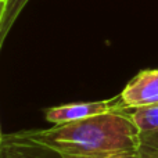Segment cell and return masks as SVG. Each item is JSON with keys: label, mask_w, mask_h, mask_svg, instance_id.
<instances>
[{"label": "cell", "mask_w": 158, "mask_h": 158, "mask_svg": "<svg viewBox=\"0 0 158 158\" xmlns=\"http://www.w3.org/2000/svg\"><path fill=\"white\" fill-rule=\"evenodd\" d=\"M4 7H6V0H0V25H2L3 14H4Z\"/></svg>", "instance_id": "9c48e42d"}, {"label": "cell", "mask_w": 158, "mask_h": 158, "mask_svg": "<svg viewBox=\"0 0 158 158\" xmlns=\"http://www.w3.org/2000/svg\"><path fill=\"white\" fill-rule=\"evenodd\" d=\"M2 142H3V135H2V132H0V144H2Z\"/></svg>", "instance_id": "30bf717a"}, {"label": "cell", "mask_w": 158, "mask_h": 158, "mask_svg": "<svg viewBox=\"0 0 158 158\" xmlns=\"http://www.w3.org/2000/svg\"><path fill=\"white\" fill-rule=\"evenodd\" d=\"M10 137L38 143L63 156H98L137 150L140 132L131 111H112L101 115L60 123L47 129H25Z\"/></svg>", "instance_id": "6da1fadb"}, {"label": "cell", "mask_w": 158, "mask_h": 158, "mask_svg": "<svg viewBox=\"0 0 158 158\" xmlns=\"http://www.w3.org/2000/svg\"><path fill=\"white\" fill-rule=\"evenodd\" d=\"M64 158H140L139 150L119 151V153L98 154V156H64Z\"/></svg>", "instance_id": "ba28073f"}, {"label": "cell", "mask_w": 158, "mask_h": 158, "mask_svg": "<svg viewBox=\"0 0 158 158\" xmlns=\"http://www.w3.org/2000/svg\"><path fill=\"white\" fill-rule=\"evenodd\" d=\"M112 111H125L121 107L118 96L112 98H107V100L61 104V106L44 108L43 112L47 122L53 123V125H60V123L75 122V121L86 119V118L94 117V115H101Z\"/></svg>", "instance_id": "7a4b0ae2"}, {"label": "cell", "mask_w": 158, "mask_h": 158, "mask_svg": "<svg viewBox=\"0 0 158 158\" xmlns=\"http://www.w3.org/2000/svg\"><path fill=\"white\" fill-rule=\"evenodd\" d=\"M131 117L140 133L158 132V104L132 110Z\"/></svg>", "instance_id": "5b68a950"}, {"label": "cell", "mask_w": 158, "mask_h": 158, "mask_svg": "<svg viewBox=\"0 0 158 158\" xmlns=\"http://www.w3.org/2000/svg\"><path fill=\"white\" fill-rule=\"evenodd\" d=\"M122 110L132 111L158 104V68L143 69L126 83L118 94Z\"/></svg>", "instance_id": "3957f363"}, {"label": "cell", "mask_w": 158, "mask_h": 158, "mask_svg": "<svg viewBox=\"0 0 158 158\" xmlns=\"http://www.w3.org/2000/svg\"><path fill=\"white\" fill-rule=\"evenodd\" d=\"M29 0H6L4 14H3L2 25H0V50H2V46L4 43L6 38H7L8 32L13 28L14 22L17 21L18 15L24 10Z\"/></svg>", "instance_id": "8992f818"}, {"label": "cell", "mask_w": 158, "mask_h": 158, "mask_svg": "<svg viewBox=\"0 0 158 158\" xmlns=\"http://www.w3.org/2000/svg\"><path fill=\"white\" fill-rule=\"evenodd\" d=\"M137 150L140 158H158V132L140 133Z\"/></svg>", "instance_id": "52a82bcc"}, {"label": "cell", "mask_w": 158, "mask_h": 158, "mask_svg": "<svg viewBox=\"0 0 158 158\" xmlns=\"http://www.w3.org/2000/svg\"><path fill=\"white\" fill-rule=\"evenodd\" d=\"M0 158H64V156L46 146L3 135Z\"/></svg>", "instance_id": "277c9868"}]
</instances>
